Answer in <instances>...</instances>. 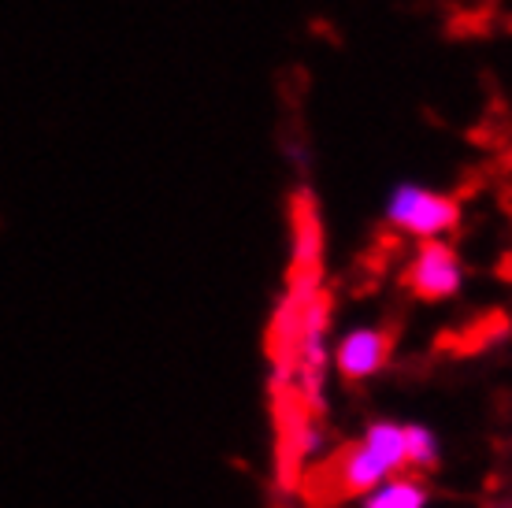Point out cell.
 <instances>
[{
  "mask_svg": "<svg viewBox=\"0 0 512 508\" xmlns=\"http://www.w3.org/2000/svg\"><path fill=\"white\" fill-rule=\"evenodd\" d=\"M409 475L405 471V427L397 423H375L360 442L342 445L323 468L312 471V497L320 501H346L360 497L386 483V475Z\"/></svg>",
  "mask_w": 512,
  "mask_h": 508,
  "instance_id": "6da1fadb",
  "label": "cell"
},
{
  "mask_svg": "<svg viewBox=\"0 0 512 508\" xmlns=\"http://www.w3.org/2000/svg\"><path fill=\"white\" fill-rule=\"evenodd\" d=\"M383 223L401 238L412 242H446L461 227V201L446 190L423 186V182H397L386 193Z\"/></svg>",
  "mask_w": 512,
  "mask_h": 508,
  "instance_id": "7a4b0ae2",
  "label": "cell"
},
{
  "mask_svg": "<svg viewBox=\"0 0 512 508\" xmlns=\"http://www.w3.org/2000/svg\"><path fill=\"white\" fill-rule=\"evenodd\" d=\"M401 282L409 286L420 301H446L464 286L461 253L449 242H420L412 253Z\"/></svg>",
  "mask_w": 512,
  "mask_h": 508,
  "instance_id": "3957f363",
  "label": "cell"
},
{
  "mask_svg": "<svg viewBox=\"0 0 512 508\" xmlns=\"http://www.w3.org/2000/svg\"><path fill=\"white\" fill-rule=\"evenodd\" d=\"M390 349H394V334L390 331H383V327H357L334 349V368L346 382H364L386 368Z\"/></svg>",
  "mask_w": 512,
  "mask_h": 508,
  "instance_id": "277c9868",
  "label": "cell"
},
{
  "mask_svg": "<svg viewBox=\"0 0 512 508\" xmlns=\"http://www.w3.org/2000/svg\"><path fill=\"white\" fill-rule=\"evenodd\" d=\"M423 505H427V494H423L420 479L401 475V479H390V483L375 486V494L368 497L364 508H423Z\"/></svg>",
  "mask_w": 512,
  "mask_h": 508,
  "instance_id": "5b68a950",
  "label": "cell"
},
{
  "mask_svg": "<svg viewBox=\"0 0 512 508\" xmlns=\"http://www.w3.org/2000/svg\"><path fill=\"white\" fill-rule=\"evenodd\" d=\"M438 460V445L435 434L423 431V427H405V471H427L435 468Z\"/></svg>",
  "mask_w": 512,
  "mask_h": 508,
  "instance_id": "8992f818",
  "label": "cell"
},
{
  "mask_svg": "<svg viewBox=\"0 0 512 508\" xmlns=\"http://www.w3.org/2000/svg\"><path fill=\"white\" fill-rule=\"evenodd\" d=\"M505 271H509V279H512V253H509V260H505Z\"/></svg>",
  "mask_w": 512,
  "mask_h": 508,
  "instance_id": "52a82bcc",
  "label": "cell"
}]
</instances>
